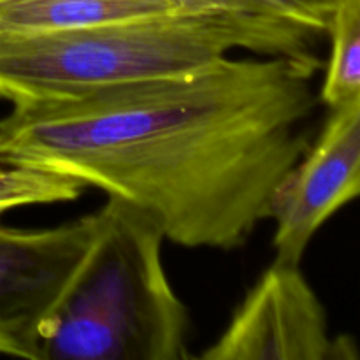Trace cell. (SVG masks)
<instances>
[{"instance_id": "52a82bcc", "label": "cell", "mask_w": 360, "mask_h": 360, "mask_svg": "<svg viewBox=\"0 0 360 360\" xmlns=\"http://www.w3.org/2000/svg\"><path fill=\"white\" fill-rule=\"evenodd\" d=\"M172 13L178 11L164 0H0V34L70 30Z\"/></svg>"}, {"instance_id": "277c9868", "label": "cell", "mask_w": 360, "mask_h": 360, "mask_svg": "<svg viewBox=\"0 0 360 360\" xmlns=\"http://www.w3.org/2000/svg\"><path fill=\"white\" fill-rule=\"evenodd\" d=\"M350 336L333 338L327 313L301 264L274 259L250 288L202 360H348Z\"/></svg>"}, {"instance_id": "7c38bea8", "label": "cell", "mask_w": 360, "mask_h": 360, "mask_svg": "<svg viewBox=\"0 0 360 360\" xmlns=\"http://www.w3.org/2000/svg\"><path fill=\"white\" fill-rule=\"evenodd\" d=\"M0 355H11V357H20L23 359V352H21L20 345L14 343L9 338L0 334Z\"/></svg>"}, {"instance_id": "5b68a950", "label": "cell", "mask_w": 360, "mask_h": 360, "mask_svg": "<svg viewBox=\"0 0 360 360\" xmlns=\"http://www.w3.org/2000/svg\"><path fill=\"white\" fill-rule=\"evenodd\" d=\"M329 111L273 199L278 260L301 264L316 232L360 193V98Z\"/></svg>"}, {"instance_id": "6da1fadb", "label": "cell", "mask_w": 360, "mask_h": 360, "mask_svg": "<svg viewBox=\"0 0 360 360\" xmlns=\"http://www.w3.org/2000/svg\"><path fill=\"white\" fill-rule=\"evenodd\" d=\"M322 60L231 58L193 72L13 105L0 162L70 176L185 248L234 250L269 220L311 144Z\"/></svg>"}, {"instance_id": "8992f818", "label": "cell", "mask_w": 360, "mask_h": 360, "mask_svg": "<svg viewBox=\"0 0 360 360\" xmlns=\"http://www.w3.org/2000/svg\"><path fill=\"white\" fill-rule=\"evenodd\" d=\"M97 217L49 229L0 227V334L35 360V333L79 266Z\"/></svg>"}, {"instance_id": "7a4b0ae2", "label": "cell", "mask_w": 360, "mask_h": 360, "mask_svg": "<svg viewBox=\"0 0 360 360\" xmlns=\"http://www.w3.org/2000/svg\"><path fill=\"white\" fill-rule=\"evenodd\" d=\"M319 32L267 13L162 14L41 34H0V101L11 105L193 72L234 49L315 58Z\"/></svg>"}, {"instance_id": "3957f363", "label": "cell", "mask_w": 360, "mask_h": 360, "mask_svg": "<svg viewBox=\"0 0 360 360\" xmlns=\"http://www.w3.org/2000/svg\"><path fill=\"white\" fill-rule=\"evenodd\" d=\"M94 239L35 333V360L190 359L188 313L148 214L108 199Z\"/></svg>"}, {"instance_id": "8fae6325", "label": "cell", "mask_w": 360, "mask_h": 360, "mask_svg": "<svg viewBox=\"0 0 360 360\" xmlns=\"http://www.w3.org/2000/svg\"><path fill=\"white\" fill-rule=\"evenodd\" d=\"M164 2H167L178 13L185 14L266 13V11L260 9L259 6H255L250 0H164Z\"/></svg>"}, {"instance_id": "30bf717a", "label": "cell", "mask_w": 360, "mask_h": 360, "mask_svg": "<svg viewBox=\"0 0 360 360\" xmlns=\"http://www.w3.org/2000/svg\"><path fill=\"white\" fill-rule=\"evenodd\" d=\"M266 13L323 34L341 0H250Z\"/></svg>"}, {"instance_id": "9c48e42d", "label": "cell", "mask_w": 360, "mask_h": 360, "mask_svg": "<svg viewBox=\"0 0 360 360\" xmlns=\"http://www.w3.org/2000/svg\"><path fill=\"white\" fill-rule=\"evenodd\" d=\"M84 190L86 186L70 176L0 162V217L20 207L70 202Z\"/></svg>"}, {"instance_id": "ba28073f", "label": "cell", "mask_w": 360, "mask_h": 360, "mask_svg": "<svg viewBox=\"0 0 360 360\" xmlns=\"http://www.w3.org/2000/svg\"><path fill=\"white\" fill-rule=\"evenodd\" d=\"M327 34L333 46L319 98L334 109L360 98V0H341Z\"/></svg>"}]
</instances>
